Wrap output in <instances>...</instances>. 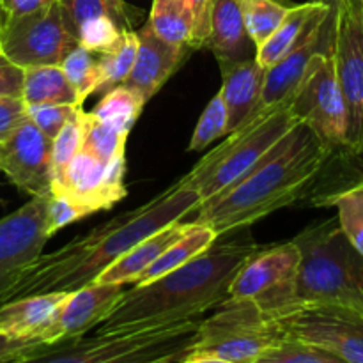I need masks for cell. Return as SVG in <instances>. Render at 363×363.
<instances>
[{"mask_svg": "<svg viewBox=\"0 0 363 363\" xmlns=\"http://www.w3.org/2000/svg\"><path fill=\"white\" fill-rule=\"evenodd\" d=\"M64 25L77 39V32L85 21L99 16L116 20L124 30H135L142 11L130 6L124 0H59Z\"/></svg>", "mask_w": 363, "mask_h": 363, "instance_id": "24", "label": "cell"}, {"mask_svg": "<svg viewBox=\"0 0 363 363\" xmlns=\"http://www.w3.org/2000/svg\"><path fill=\"white\" fill-rule=\"evenodd\" d=\"M0 172L30 197L50 194L52 140L27 119L0 142Z\"/></svg>", "mask_w": 363, "mask_h": 363, "instance_id": "16", "label": "cell"}, {"mask_svg": "<svg viewBox=\"0 0 363 363\" xmlns=\"http://www.w3.org/2000/svg\"><path fill=\"white\" fill-rule=\"evenodd\" d=\"M300 250L294 241L266 245L252 255L230 282V298L255 301L269 319L296 303Z\"/></svg>", "mask_w": 363, "mask_h": 363, "instance_id": "11", "label": "cell"}, {"mask_svg": "<svg viewBox=\"0 0 363 363\" xmlns=\"http://www.w3.org/2000/svg\"><path fill=\"white\" fill-rule=\"evenodd\" d=\"M199 206L201 197L188 174H184L145 204L119 213L108 222L73 238L55 252L35 257L21 272L9 301L55 291L73 293L89 286L135 245L163 227L184 220L197 211Z\"/></svg>", "mask_w": 363, "mask_h": 363, "instance_id": "1", "label": "cell"}, {"mask_svg": "<svg viewBox=\"0 0 363 363\" xmlns=\"http://www.w3.org/2000/svg\"><path fill=\"white\" fill-rule=\"evenodd\" d=\"M138 38L137 30H124L119 43L108 52L99 53L98 62L101 69V89L99 92L110 91L116 85L124 84L131 73L137 57Z\"/></svg>", "mask_w": 363, "mask_h": 363, "instance_id": "30", "label": "cell"}, {"mask_svg": "<svg viewBox=\"0 0 363 363\" xmlns=\"http://www.w3.org/2000/svg\"><path fill=\"white\" fill-rule=\"evenodd\" d=\"M6 23H7V13H6V9H4L2 2H0V39H2V34H4V28H6Z\"/></svg>", "mask_w": 363, "mask_h": 363, "instance_id": "44", "label": "cell"}, {"mask_svg": "<svg viewBox=\"0 0 363 363\" xmlns=\"http://www.w3.org/2000/svg\"><path fill=\"white\" fill-rule=\"evenodd\" d=\"M124 291L126 289L121 284L92 282L69 293L66 303L52 325L45 330L35 347L78 339L91 330H96V326H99V323L116 307Z\"/></svg>", "mask_w": 363, "mask_h": 363, "instance_id": "17", "label": "cell"}, {"mask_svg": "<svg viewBox=\"0 0 363 363\" xmlns=\"http://www.w3.org/2000/svg\"><path fill=\"white\" fill-rule=\"evenodd\" d=\"M48 197L50 194L30 197L20 209L0 220V307L9 301L21 272L43 254L48 243Z\"/></svg>", "mask_w": 363, "mask_h": 363, "instance_id": "13", "label": "cell"}, {"mask_svg": "<svg viewBox=\"0 0 363 363\" xmlns=\"http://www.w3.org/2000/svg\"><path fill=\"white\" fill-rule=\"evenodd\" d=\"M333 18H335L333 0H323L321 7L311 18L296 45L279 62L266 69L264 89L257 108L277 105L291 98L305 74L312 55L332 48Z\"/></svg>", "mask_w": 363, "mask_h": 363, "instance_id": "15", "label": "cell"}, {"mask_svg": "<svg viewBox=\"0 0 363 363\" xmlns=\"http://www.w3.org/2000/svg\"><path fill=\"white\" fill-rule=\"evenodd\" d=\"M85 130H87V112L82 106L52 140V184L64 176L67 165L82 151Z\"/></svg>", "mask_w": 363, "mask_h": 363, "instance_id": "32", "label": "cell"}, {"mask_svg": "<svg viewBox=\"0 0 363 363\" xmlns=\"http://www.w3.org/2000/svg\"><path fill=\"white\" fill-rule=\"evenodd\" d=\"M21 89H23V69L11 62L0 52V96L21 98Z\"/></svg>", "mask_w": 363, "mask_h": 363, "instance_id": "41", "label": "cell"}, {"mask_svg": "<svg viewBox=\"0 0 363 363\" xmlns=\"http://www.w3.org/2000/svg\"><path fill=\"white\" fill-rule=\"evenodd\" d=\"M6 9L7 18H20L38 11L48 9L57 0H0Z\"/></svg>", "mask_w": 363, "mask_h": 363, "instance_id": "42", "label": "cell"}, {"mask_svg": "<svg viewBox=\"0 0 363 363\" xmlns=\"http://www.w3.org/2000/svg\"><path fill=\"white\" fill-rule=\"evenodd\" d=\"M21 99L25 105H84L60 66L25 67Z\"/></svg>", "mask_w": 363, "mask_h": 363, "instance_id": "23", "label": "cell"}, {"mask_svg": "<svg viewBox=\"0 0 363 363\" xmlns=\"http://www.w3.org/2000/svg\"><path fill=\"white\" fill-rule=\"evenodd\" d=\"M332 55L346 105V149L363 155V13L362 0H333Z\"/></svg>", "mask_w": 363, "mask_h": 363, "instance_id": "9", "label": "cell"}, {"mask_svg": "<svg viewBox=\"0 0 363 363\" xmlns=\"http://www.w3.org/2000/svg\"><path fill=\"white\" fill-rule=\"evenodd\" d=\"M298 124L289 112V99L255 108L240 128L225 135V140L202 156L188 172L201 204L240 183Z\"/></svg>", "mask_w": 363, "mask_h": 363, "instance_id": "6", "label": "cell"}, {"mask_svg": "<svg viewBox=\"0 0 363 363\" xmlns=\"http://www.w3.org/2000/svg\"><path fill=\"white\" fill-rule=\"evenodd\" d=\"M190 223L179 222L172 223L169 227H163L158 233L151 234L145 240H142L140 243L135 245L131 250H128L126 254L121 255L113 264H110L108 268L103 269L98 277H96L94 282L98 284H121V286H126V284H135L138 277L177 240L184 234V230L188 229Z\"/></svg>", "mask_w": 363, "mask_h": 363, "instance_id": "21", "label": "cell"}, {"mask_svg": "<svg viewBox=\"0 0 363 363\" xmlns=\"http://www.w3.org/2000/svg\"><path fill=\"white\" fill-rule=\"evenodd\" d=\"M194 16V35H191V50L206 48L211 28L213 0H184Z\"/></svg>", "mask_w": 363, "mask_h": 363, "instance_id": "40", "label": "cell"}, {"mask_svg": "<svg viewBox=\"0 0 363 363\" xmlns=\"http://www.w3.org/2000/svg\"><path fill=\"white\" fill-rule=\"evenodd\" d=\"M206 48L216 57L220 66L254 59L257 50L245 27L243 0H213Z\"/></svg>", "mask_w": 363, "mask_h": 363, "instance_id": "19", "label": "cell"}, {"mask_svg": "<svg viewBox=\"0 0 363 363\" xmlns=\"http://www.w3.org/2000/svg\"><path fill=\"white\" fill-rule=\"evenodd\" d=\"M323 0H315V2H305V4H294L291 7V11L287 13V16L284 18V21L280 23V27L277 28L272 34V38L261 45L255 52V60L261 64L262 67H272L273 64L279 62L294 45L300 39V35L303 34L305 27L311 21V18L314 16L315 11L321 7Z\"/></svg>", "mask_w": 363, "mask_h": 363, "instance_id": "25", "label": "cell"}, {"mask_svg": "<svg viewBox=\"0 0 363 363\" xmlns=\"http://www.w3.org/2000/svg\"><path fill=\"white\" fill-rule=\"evenodd\" d=\"M300 250L296 303H335L363 314V255L337 220L307 227L294 238Z\"/></svg>", "mask_w": 363, "mask_h": 363, "instance_id": "5", "label": "cell"}, {"mask_svg": "<svg viewBox=\"0 0 363 363\" xmlns=\"http://www.w3.org/2000/svg\"><path fill=\"white\" fill-rule=\"evenodd\" d=\"M60 69L73 85L82 103L101 89V69H99L98 57L89 50L82 48L80 45H77L67 53L66 59L60 64Z\"/></svg>", "mask_w": 363, "mask_h": 363, "instance_id": "31", "label": "cell"}, {"mask_svg": "<svg viewBox=\"0 0 363 363\" xmlns=\"http://www.w3.org/2000/svg\"><path fill=\"white\" fill-rule=\"evenodd\" d=\"M209 318H202L194 350L233 363H255L282 339L279 326L247 298H225Z\"/></svg>", "mask_w": 363, "mask_h": 363, "instance_id": "7", "label": "cell"}, {"mask_svg": "<svg viewBox=\"0 0 363 363\" xmlns=\"http://www.w3.org/2000/svg\"><path fill=\"white\" fill-rule=\"evenodd\" d=\"M138 48L135 64L128 80L130 87L137 89L145 101H151L160 89L172 78L194 50L190 46H176L162 41L145 21L137 28Z\"/></svg>", "mask_w": 363, "mask_h": 363, "instance_id": "18", "label": "cell"}, {"mask_svg": "<svg viewBox=\"0 0 363 363\" xmlns=\"http://www.w3.org/2000/svg\"><path fill=\"white\" fill-rule=\"evenodd\" d=\"M362 13H363V0H362Z\"/></svg>", "mask_w": 363, "mask_h": 363, "instance_id": "46", "label": "cell"}, {"mask_svg": "<svg viewBox=\"0 0 363 363\" xmlns=\"http://www.w3.org/2000/svg\"><path fill=\"white\" fill-rule=\"evenodd\" d=\"M145 103L147 101L137 89L121 84L103 92V98L96 103L94 108L89 113L99 123H105L108 126L130 133L133 124L142 116Z\"/></svg>", "mask_w": 363, "mask_h": 363, "instance_id": "27", "label": "cell"}, {"mask_svg": "<svg viewBox=\"0 0 363 363\" xmlns=\"http://www.w3.org/2000/svg\"><path fill=\"white\" fill-rule=\"evenodd\" d=\"M284 337L323 347L346 363H363V314L335 303H294L272 318Z\"/></svg>", "mask_w": 363, "mask_h": 363, "instance_id": "10", "label": "cell"}, {"mask_svg": "<svg viewBox=\"0 0 363 363\" xmlns=\"http://www.w3.org/2000/svg\"><path fill=\"white\" fill-rule=\"evenodd\" d=\"M294 4L280 0H243V20L255 50L264 45Z\"/></svg>", "mask_w": 363, "mask_h": 363, "instance_id": "29", "label": "cell"}, {"mask_svg": "<svg viewBox=\"0 0 363 363\" xmlns=\"http://www.w3.org/2000/svg\"><path fill=\"white\" fill-rule=\"evenodd\" d=\"M218 240V234L213 229H209L208 225H202V223L190 222L188 229L184 230V234L181 238H177L144 273L137 279L135 286H144V284L152 282V280L162 279L167 273L174 272L179 266L186 264L191 259H195L197 255H201L202 252L208 250L215 241Z\"/></svg>", "mask_w": 363, "mask_h": 363, "instance_id": "22", "label": "cell"}, {"mask_svg": "<svg viewBox=\"0 0 363 363\" xmlns=\"http://www.w3.org/2000/svg\"><path fill=\"white\" fill-rule=\"evenodd\" d=\"M333 152L298 124L240 183L199 206L194 222L208 225L218 238L254 225L303 197Z\"/></svg>", "mask_w": 363, "mask_h": 363, "instance_id": "3", "label": "cell"}, {"mask_svg": "<svg viewBox=\"0 0 363 363\" xmlns=\"http://www.w3.org/2000/svg\"><path fill=\"white\" fill-rule=\"evenodd\" d=\"M77 39L66 28L59 0L48 9L20 18H7L0 52L21 69L34 66H60Z\"/></svg>", "mask_w": 363, "mask_h": 363, "instance_id": "12", "label": "cell"}, {"mask_svg": "<svg viewBox=\"0 0 363 363\" xmlns=\"http://www.w3.org/2000/svg\"><path fill=\"white\" fill-rule=\"evenodd\" d=\"M124 28L108 16L89 20L78 28L77 43L92 53H105L119 43Z\"/></svg>", "mask_w": 363, "mask_h": 363, "instance_id": "36", "label": "cell"}, {"mask_svg": "<svg viewBox=\"0 0 363 363\" xmlns=\"http://www.w3.org/2000/svg\"><path fill=\"white\" fill-rule=\"evenodd\" d=\"M222 92L229 116V133L240 128L252 116L261 101L266 67L254 59L222 64ZM227 133V135H229Z\"/></svg>", "mask_w": 363, "mask_h": 363, "instance_id": "20", "label": "cell"}, {"mask_svg": "<svg viewBox=\"0 0 363 363\" xmlns=\"http://www.w3.org/2000/svg\"><path fill=\"white\" fill-rule=\"evenodd\" d=\"M315 206H333L337 223L351 247L363 255V179L344 190L315 195Z\"/></svg>", "mask_w": 363, "mask_h": 363, "instance_id": "26", "label": "cell"}, {"mask_svg": "<svg viewBox=\"0 0 363 363\" xmlns=\"http://www.w3.org/2000/svg\"><path fill=\"white\" fill-rule=\"evenodd\" d=\"M27 105L21 98L0 96V142L27 121Z\"/></svg>", "mask_w": 363, "mask_h": 363, "instance_id": "39", "label": "cell"}, {"mask_svg": "<svg viewBox=\"0 0 363 363\" xmlns=\"http://www.w3.org/2000/svg\"><path fill=\"white\" fill-rule=\"evenodd\" d=\"M84 105H52V103H41V105H27V117L43 135L53 140L60 133L67 121L78 112Z\"/></svg>", "mask_w": 363, "mask_h": 363, "instance_id": "37", "label": "cell"}, {"mask_svg": "<svg viewBox=\"0 0 363 363\" xmlns=\"http://www.w3.org/2000/svg\"><path fill=\"white\" fill-rule=\"evenodd\" d=\"M289 112L330 149H346V105L335 74L332 48L312 55L289 98Z\"/></svg>", "mask_w": 363, "mask_h": 363, "instance_id": "8", "label": "cell"}, {"mask_svg": "<svg viewBox=\"0 0 363 363\" xmlns=\"http://www.w3.org/2000/svg\"><path fill=\"white\" fill-rule=\"evenodd\" d=\"M362 156H363V155H362Z\"/></svg>", "mask_w": 363, "mask_h": 363, "instance_id": "47", "label": "cell"}, {"mask_svg": "<svg viewBox=\"0 0 363 363\" xmlns=\"http://www.w3.org/2000/svg\"><path fill=\"white\" fill-rule=\"evenodd\" d=\"M126 156H119L113 162L103 163L91 152L82 149L66 172L52 184V194H62L87 209L89 215L108 211L128 195L126 184Z\"/></svg>", "mask_w": 363, "mask_h": 363, "instance_id": "14", "label": "cell"}, {"mask_svg": "<svg viewBox=\"0 0 363 363\" xmlns=\"http://www.w3.org/2000/svg\"><path fill=\"white\" fill-rule=\"evenodd\" d=\"M202 315L78 337L34 347L9 363H179L191 353Z\"/></svg>", "mask_w": 363, "mask_h": 363, "instance_id": "4", "label": "cell"}, {"mask_svg": "<svg viewBox=\"0 0 363 363\" xmlns=\"http://www.w3.org/2000/svg\"><path fill=\"white\" fill-rule=\"evenodd\" d=\"M255 363H346L323 347L312 346L303 340L282 337L266 350Z\"/></svg>", "mask_w": 363, "mask_h": 363, "instance_id": "34", "label": "cell"}, {"mask_svg": "<svg viewBox=\"0 0 363 363\" xmlns=\"http://www.w3.org/2000/svg\"><path fill=\"white\" fill-rule=\"evenodd\" d=\"M20 354H0V363H9L14 358H18Z\"/></svg>", "mask_w": 363, "mask_h": 363, "instance_id": "45", "label": "cell"}, {"mask_svg": "<svg viewBox=\"0 0 363 363\" xmlns=\"http://www.w3.org/2000/svg\"><path fill=\"white\" fill-rule=\"evenodd\" d=\"M262 245L252 240H216L186 264L162 279L126 289L96 332L163 325L197 318L229 298V287L245 262Z\"/></svg>", "mask_w": 363, "mask_h": 363, "instance_id": "2", "label": "cell"}, {"mask_svg": "<svg viewBox=\"0 0 363 363\" xmlns=\"http://www.w3.org/2000/svg\"><path fill=\"white\" fill-rule=\"evenodd\" d=\"M147 23L162 41L191 48L194 16L184 0H152Z\"/></svg>", "mask_w": 363, "mask_h": 363, "instance_id": "28", "label": "cell"}, {"mask_svg": "<svg viewBox=\"0 0 363 363\" xmlns=\"http://www.w3.org/2000/svg\"><path fill=\"white\" fill-rule=\"evenodd\" d=\"M91 216L87 209L82 208L78 202L73 199L66 197L62 194H52L50 191L48 206H46V230H48L50 238L55 236L60 229L71 225V223L78 222Z\"/></svg>", "mask_w": 363, "mask_h": 363, "instance_id": "38", "label": "cell"}, {"mask_svg": "<svg viewBox=\"0 0 363 363\" xmlns=\"http://www.w3.org/2000/svg\"><path fill=\"white\" fill-rule=\"evenodd\" d=\"M179 363H233L225 358L215 357V354H208V353H199V351H191L188 353L186 357L183 358Z\"/></svg>", "mask_w": 363, "mask_h": 363, "instance_id": "43", "label": "cell"}, {"mask_svg": "<svg viewBox=\"0 0 363 363\" xmlns=\"http://www.w3.org/2000/svg\"><path fill=\"white\" fill-rule=\"evenodd\" d=\"M128 135V131L99 123L87 112V130L82 149L96 156L99 162L110 163L119 156H126Z\"/></svg>", "mask_w": 363, "mask_h": 363, "instance_id": "33", "label": "cell"}, {"mask_svg": "<svg viewBox=\"0 0 363 363\" xmlns=\"http://www.w3.org/2000/svg\"><path fill=\"white\" fill-rule=\"evenodd\" d=\"M229 133V116H227V106L223 101L222 92L213 96L211 101L202 112L194 133H191L190 144H188V152H201L218 140L220 137H225Z\"/></svg>", "mask_w": 363, "mask_h": 363, "instance_id": "35", "label": "cell"}]
</instances>
